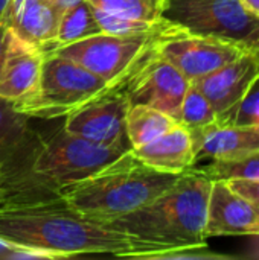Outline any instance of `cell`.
<instances>
[{"mask_svg": "<svg viewBox=\"0 0 259 260\" xmlns=\"http://www.w3.org/2000/svg\"><path fill=\"white\" fill-rule=\"evenodd\" d=\"M124 152L73 136L63 125L47 131L32 126L0 163L2 207L58 201L64 187L95 174Z\"/></svg>", "mask_w": 259, "mask_h": 260, "instance_id": "1", "label": "cell"}, {"mask_svg": "<svg viewBox=\"0 0 259 260\" xmlns=\"http://www.w3.org/2000/svg\"><path fill=\"white\" fill-rule=\"evenodd\" d=\"M0 238L52 251L60 259L87 254L133 259L143 251L142 245L125 233L81 215L63 200L0 207Z\"/></svg>", "mask_w": 259, "mask_h": 260, "instance_id": "2", "label": "cell"}, {"mask_svg": "<svg viewBox=\"0 0 259 260\" xmlns=\"http://www.w3.org/2000/svg\"><path fill=\"white\" fill-rule=\"evenodd\" d=\"M211 184L209 177L191 168L147 206L104 224L142 245L143 251L133 259L147 260L151 254L205 245Z\"/></svg>", "mask_w": 259, "mask_h": 260, "instance_id": "3", "label": "cell"}, {"mask_svg": "<svg viewBox=\"0 0 259 260\" xmlns=\"http://www.w3.org/2000/svg\"><path fill=\"white\" fill-rule=\"evenodd\" d=\"M180 175L147 166L130 149L95 174L64 187L60 197L81 215L107 222L147 206Z\"/></svg>", "mask_w": 259, "mask_h": 260, "instance_id": "4", "label": "cell"}, {"mask_svg": "<svg viewBox=\"0 0 259 260\" xmlns=\"http://www.w3.org/2000/svg\"><path fill=\"white\" fill-rule=\"evenodd\" d=\"M116 90L122 87L102 79L69 58L44 52L37 91L12 105L31 119L55 120Z\"/></svg>", "mask_w": 259, "mask_h": 260, "instance_id": "5", "label": "cell"}, {"mask_svg": "<svg viewBox=\"0 0 259 260\" xmlns=\"http://www.w3.org/2000/svg\"><path fill=\"white\" fill-rule=\"evenodd\" d=\"M177 29L180 26L166 20L162 27L153 32L136 35L101 32L46 52L69 58L102 79L124 88L133 72L157 50L160 40Z\"/></svg>", "mask_w": 259, "mask_h": 260, "instance_id": "6", "label": "cell"}, {"mask_svg": "<svg viewBox=\"0 0 259 260\" xmlns=\"http://www.w3.org/2000/svg\"><path fill=\"white\" fill-rule=\"evenodd\" d=\"M163 18L189 34L223 38L246 49L259 37V20L240 0H166Z\"/></svg>", "mask_w": 259, "mask_h": 260, "instance_id": "7", "label": "cell"}, {"mask_svg": "<svg viewBox=\"0 0 259 260\" xmlns=\"http://www.w3.org/2000/svg\"><path fill=\"white\" fill-rule=\"evenodd\" d=\"M247 49L217 37L189 34L183 27L163 37L157 52L189 81L198 79L237 59Z\"/></svg>", "mask_w": 259, "mask_h": 260, "instance_id": "8", "label": "cell"}, {"mask_svg": "<svg viewBox=\"0 0 259 260\" xmlns=\"http://www.w3.org/2000/svg\"><path fill=\"white\" fill-rule=\"evenodd\" d=\"M189 84L191 81L156 50L133 72L122 91L130 105H148L176 119Z\"/></svg>", "mask_w": 259, "mask_h": 260, "instance_id": "9", "label": "cell"}, {"mask_svg": "<svg viewBox=\"0 0 259 260\" xmlns=\"http://www.w3.org/2000/svg\"><path fill=\"white\" fill-rule=\"evenodd\" d=\"M130 102L122 90L108 93L64 117L67 133L98 145L131 149L127 137L125 117Z\"/></svg>", "mask_w": 259, "mask_h": 260, "instance_id": "10", "label": "cell"}, {"mask_svg": "<svg viewBox=\"0 0 259 260\" xmlns=\"http://www.w3.org/2000/svg\"><path fill=\"white\" fill-rule=\"evenodd\" d=\"M259 236V210L224 180H212L206 210V238Z\"/></svg>", "mask_w": 259, "mask_h": 260, "instance_id": "11", "label": "cell"}, {"mask_svg": "<svg viewBox=\"0 0 259 260\" xmlns=\"http://www.w3.org/2000/svg\"><path fill=\"white\" fill-rule=\"evenodd\" d=\"M258 76L259 56L247 49L237 59L192 82L206 96L218 120H221L246 96Z\"/></svg>", "mask_w": 259, "mask_h": 260, "instance_id": "12", "label": "cell"}, {"mask_svg": "<svg viewBox=\"0 0 259 260\" xmlns=\"http://www.w3.org/2000/svg\"><path fill=\"white\" fill-rule=\"evenodd\" d=\"M44 50L9 29L6 56L0 70V99L18 104L32 96L40 82Z\"/></svg>", "mask_w": 259, "mask_h": 260, "instance_id": "13", "label": "cell"}, {"mask_svg": "<svg viewBox=\"0 0 259 260\" xmlns=\"http://www.w3.org/2000/svg\"><path fill=\"white\" fill-rule=\"evenodd\" d=\"M194 142L195 160H227L259 151L258 126L214 123L189 131Z\"/></svg>", "mask_w": 259, "mask_h": 260, "instance_id": "14", "label": "cell"}, {"mask_svg": "<svg viewBox=\"0 0 259 260\" xmlns=\"http://www.w3.org/2000/svg\"><path fill=\"white\" fill-rule=\"evenodd\" d=\"M61 14L47 0H12L3 21L15 35L46 52L55 43Z\"/></svg>", "mask_w": 259, "mask_h": 260, "instance_id": "15", "label": "cell"}, {"mask_svg": "<svg viewBox=\"0 0 259 260\" xmlns=\"http://www.w3.org/2000/svg\"><path fill=\"white\" fill-rule=\"evenodd\" d=\"M131 152L147 166L169 174H183L197 163L192 136L180 123H176L160 137L131 148Z\"/></svg>", "mask_w": 259, "mask_h": 260, "instance_id": "16", "label": "cell"}, {"mask_svg": "<svg viewBox=\"0 0 259 260\" xmlns=\"http://www.w3.org/2000/svg\"><path fill=\"white\" fill-rule=\"evenodd\" d=\"M176 123L177 122L172 116L140 104L130 105L125 117V129L131 148L142 146L160 137Z\"/></svg>", "mask_w": 259, "mask_h": 260, "instance_id": "17", "label": "cell"}, {"mask_svg": "<svg viewBox=\"0 0 259 260\" xmlns=\"http://www.w3.org/2000/svg\"><path fill=\"white\" fill-rule=\"evenodd\" d=\"M101 32L102 27L95 15L93 6L87 0H79L63 11L58 21L55 43L50 49L70 44Z\"/></svg>", "mask_w": 259, "mask_h": 260, "instance_id": "18", "label": "cell"}, {"mask_svg": "<svg viewBox=\"0 0 259 260\" xmlns=\"http://www.w3.org/2000/svg\"><path fill=\"white\" fill-rule=\"evenodd\" d=\"M176 120L177 123L186 126L189 131L202 129L218 122V116L214 111L211 102L206 99V96L197 88V85L192 81L182 101Z\"/></svg>", "mask_w": 259, "mask_h": 260, "instance_id": "19", "label": "cell"}, {"mask_svg": "<svg viewBox=\"0 0 259 260\" xmlns=\"http://www.w3.org/2000/svg\"><path fill=\"white\" fill-rule=\"evenodd\" d=\"M95 9L156 23L163 20L166 0H87Z\"/></svg>", "mask_w": 259, "mask_h": 260, "instance_id": "20", "label": "cell"}, {"mask_svg": "<svg viewBox=\"0 0 259 260\" xmlns=\"http://www.w3.org/2000/svg\"><path fill=\"white\" fill-rule=\"evenodd\" d=\"M198 171L211 180H258L259 151L227 160H212Z\"/></svg>", "mask_w": 259, "mask_h": 260, "instance_id": "21", "label": "cell"}, {"mask_svg": "<svg viewBox=\"0 0 259 260\" xmlns=\"http://www.w3.org/2000/svg\"><path fill=\"white\" fill-rule=\"evenodd\" d=\"M31 117L17 111L8 101L0 99V163L17 148L32 128Z\"/></svg>", "mask_w": 259, "mask_h": 260, "instance_id": "22", "label": "cell"}, {"mask_svg": "<svg viewBox=\"0 0 259 260\" xmlns=\"http://www.w3.org/2000/svg\"><path fill=\"white\" fill-rule=\"evenodd\" d=\"M95 9V8H93ZM95 15L102 27V32L105 34H113V35H136V34H147L157 30L166 23V18L150 23L143 20H136V18H128V17H121L114 14H108L99 9H95Z\"/></svg>", "mask_w": 259, "mask_h": 260, "instance_id": "23", "label": "cell"}, {"mask_svg": "<svg viewBox=\"0 0 259 260\" xmlns=\"http://www.w3.org/2000/svg\"><path fill=\"white\" fill-rule=\"evenodd\" d=\"M218 123L224 125H243L259 128V76L253 81L246 96L237 104V107Z\"/></svg>", "mask_w": 259, "mask_h": 260, "instance_id": "24", "label": "cell"}, {"mask_svg": "<svg viewBox=\"0 0 259 260\" xmlns=\"http://www.w3.org/2000/svg\"><path fill=\"white\" fill-rule=\"evenodd\" d=\"M237 259L231 254L215 253L212 251L208 244L205 245H195V247H186V248H177L169 250L157 254H151L147 260H231Z\"/></svg>", "mask_w": 259, "mask_h": 260, "instance_id": "25", "label": "cell"}, {"mask_svg": "<svg viewBox=\"0 0 259 260\" xmlns=\"http://www.w3.org/2000/svg\"><path fill=\"white\" fill-rule=\"evenodd\" d=\"M227 184L259 210V178L258 180H229Z\"/></svg>", "mask_w": 259, "mask_h": 260, "instance_id": "26", "label": "cell"}, {"mask_svg": "<svg viewBox=\"0 0 259 260\" xmlns=\"http://www.w3.org/2000/svg\"><path fill=\"white\" fill-rule=\"evenodd\" d=\"M8 40H9V27L8 24L0 20V70L6 56V49H8Z\"/></svg>", "mask_w": 259, "mask_h": 260, "instance_id": "27", "label": "cell"}, {"mask_svg": "<svg viewBox=\"0 0 259 260\" xmlns=\"http://www.w3.org/2000/svg\"><path fill=\"white\" fill-rule=\"evenodd\" d=\"M243 8L259 20V0H240Z\"/></svg>", "mask_w": 259, "mask_h": 260, "instance_id": "28", "label": "cell"}, {"mask_svg": "<svg viewBox=\"0 0 259 260\" xmlns=\"http://www.w3.org/2000/svg\"><path fill=\"white\" fill-rule=\"evenodd\" d=\"M12 242H9V241H6V239H3V238H0V260L5 259V254L12 248Z\"/></svg>", "mask_w": 259, "mask_h": 260, "instance_id": "29", "label": "cell"}, {"mask_svg": "<svg viewBox=\"0 0 259 260\" xmlns=\"http://www.w3.org/2000/svg\"><path fill=\"white\" fill-rule=\"evenodd\" d=\"M11 3H12V0H0V20L5 18V15H6V12H8L9 6H11Z\"/></svg>", "mask_w": 259, "mask_h": 260, "instance_id": "30", "label": "cell"}, {"mask_svg": "<svg viewBox=\"0 0 259 260\" xmlns=\"http://www.w3.org/2000/svg\"><path fill=\"white\" fill-rule=\"evenodd\" d=\"M247 49L259 56V37L255 40V41H253V43H252V44H250V46H249V47H247Z\"/></svg>", "mask_w": 259, "mask_h": 260, "instance_id": "31", "label": "cell"}, {"mask_svg": "<svg viewBox=\"0 0 259 260\" xmlns=\"http://www.w3.org/2000/svg\"><path fill=\"white\" fill-rule=\"evenodd\" d=\"M0 207H2V198H0Z\"/></svg>", "mask_w": 259, "mask_h": 260, "instance_id": "32", "label": "cell"}]
</instances>
